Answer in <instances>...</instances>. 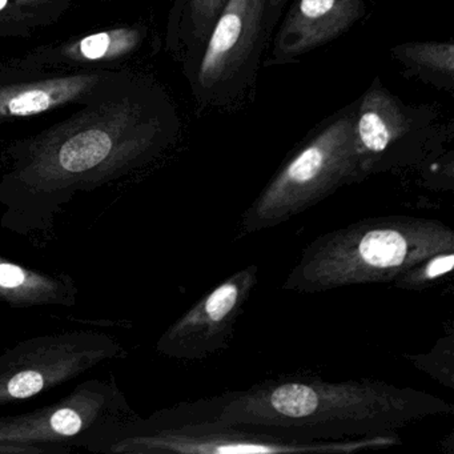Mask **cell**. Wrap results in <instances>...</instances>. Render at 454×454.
<instances>
[{"label":"cell","instance_id":"cell-1","mask_svg":"<svg viewBox=\"0 0 454 454\" xmlns=\"http://www.w3.org/2000/svg\"><path fill=\"white\" fill-rule=\"evenodd\" d=\"M76 108L4 150L0 174L4 230L20 236L47 235L79 195L150 166L179 134L171 98L140 71Z\"/></svg>","mask_w":454,"mask_h":454},{"label":"cell","instance_id":"cell-2","mask_svg":"<svg viewBox=\"0 0 454 454\" xmlns=\"http://www.w3.org/2000/svg\"><path fill=\"white\" fill-rule=\"evenodd\" d=\"M453 411L437 395L379 380L283 377L224 393L212 419L292 440L345 441L397 435L403 427Z\"/></svg>","mask_w":454,"mask_h":454},{"label":"cell","instance_id":"cell-3","mask_svg":"<svg viewBox=\"0 0 454 454\" xmlns=\"http://www.w3.org/2000/svg\"><path fill=\"white\" fill-rule=\"evenodd\" d=\"M454 231L433 219L382 216L324 233L302 251L283 289L318 294L392 283L430 254L453 251Z\"/></svg>","mask_w":454,"mask_h":454},{"label":"cell","instance_id":"cell-4","mask_svg":"<svg viewBox=\"0 0 454 454\" xmlns=\"http://www.w3.org/2000/svg\"><path fill=\"white\" fill-rule=\"evenodd\" d=\"M217 397L180 403L148 417L114 422L83 445L98 454H349L389 448L398 435L345 441H299L212 419Z\"/></svg>","mask_w":454,"mask_h":454},{"label":"cell","instance_id":"cell-5","mask_svg":"<svg viewBox=\"0 0 454 454\" xmlns=\"http://www.w3.org/2000/svg\"><path fill=\"white\" fill-rule=\"evenodd\" d=\"M356 105L337 114L301 145L241 217V231L278 227L344 185L365 179L355 147Z\"/></svg>","mask_w":454,"mask_h":454},{"label":"cell","instance_id":"cell-6","mask_svg":"<svg viewBox=\"0 0 454 454\" xmlns=\"http://www.w3.org/2000/svg\"><path fill=\"white\" fill-rule=\"evenodd\" d=\"M270 34L267 0H227L200 54L183 68L201 108H231L254 90Z\"/></svg>","mask_w":454,"mask_h":454},{"label":"cell","instance_id":"cell-7","mask_svg":"<svg viewBox=\"0 0 454 454\" xmlns=\"http://www.w3.org/2000/svg\"><path fill=\"white\" fill-rule=\"evenodd\" d=\"M124 356L115 336L90 329L22 340L0 353V408L31 400Z\"/></svg>","mask_w":454,"mask_h":454},{"label":"cell","instance_id":"cell-8","mask_svg":"<svg viewBox=\"0 0 454 454\" xmlns=\"http://www.w3.org/2000/svg\"><path fill=\"white\" fill-rule=\"evenodd\" d=\"M137 414L115 377L86 380L57 403L0 416V440L83 448L103 427Z\"/></svg>","mask_w":454,"mask_h":454},{"label":"cell","instance_id":"cell-9","mask_svg":"<svg viewBox=\"0 0 454 454\" xmlns=\"http://www.w3.org/2000/svg\"><path fill=\"white\" fill-rule=\"evenodd\" d=\"M137 73L36 70L0 60V129L15 121L91 102Z\"/></svg>","mask_w":454,"mask_h":454},{"label":"cell","instance_id":"cell-10","mask_svg":"<svg viewBox=\"0 0 454 454\" xmlns=\"http://www.w3.org/2000/svg\"><path fill=\"white\" fill-rule=\"evenodd\" d=\"M257 273L256 265H248L207 292L159 337L158 353L176 360H203L225 349L256 286Z\"/></svg>","mask_w":454,"mask_h":454},{"label":"cell","instance_id":"cell-11","mask_svg":"<svg viewBox=\"0 0 454 454\" xmlns=\"http://www.w3.org/2000/svg\"><path fill=\"white\" fill-rule=\"evenodd\" d=\"M150 26L119 23L110 27L34 47L10 65L36 70L127 71L150 46Z\"/></svg>","mask_w":454,"mask_h":454},{"label":"cell","instance_id":"cell-12","mask_svg":"<svg viewBox=\"0 0 454 454\" xmlns=\"http://www.w3.org/2000/svg\"><path fill=\"white\" fill-rule=\"evenodd\" d=\"M432 119V110L406 106L390 94L379 78L374 79L357 100L353 126L364 176L401 166V145Z\"/></svg>","mask_w":454,"mask_h":454},{"label":"cell","instance_id":"cell-13","mask_svg":"<svg viewBox=\"0 0 454 454\" xmlns=\"http://www.w3.org/2000/svg\"><path fill=\"white\" fill-rule=\"evenodd\" d=\"M365 14V0H294L264 65L297 62L347 34Z\"/></svg>","mask_w":454,"mask_h":454},{"label":"cell","instance_id":"cell-14","mask_svg":"<svg viewBox=\"0 0 454 454\" xmlns=\"http://www.w3.org/2000/svg\"><path fill=\"white\" fill-rule=\"evenodd\" d=\"M79 286L66 272H46L0 256V302L14 309L73 308Z\"/></svg>","mask_w":454,"mask_h":454},{"label":"cell","instance_id":"cell-15","mask_svg":"<svg viewBox=\"0 0 454 454\" xmlns=\"http://www.w3.org/2000/svg\"><path fill=\"white\" fill-rule=\"evenodd\" d=\"M164 47L183 68L200 54L227 0H172Z\"/></svg>","mask_w":454,"mask_h":454},{"label":"cell","instance_id":"cell-16","mask_svg":"<svg viewBox=\"0 0 454 454\" xmlns=\"http://www.w3.org/2000/svg\"><path fill=\"white\" fill-rule=\"evenodd\" d=\"M390 54L405 68V74L435 89L453 91V42H411L393 47Z\"/></svg>","mask_w":454,"mask_h":454},{"label":"cell","instance_id":"cell-17","mask_svg":"<svg viewBox=\"0 0 454 454\" xmlns=\"http://www.w3.org/2000/svg\"><path fill=\"white\" fill-rule=\"evenodd\" d=\"M70 7L71 0H0V38H31L57 25Z\"/></svg>","mask_w":454,"mask_h":454},{"label":"cell","instance_id":"cell-18","mask_svg":"<svg viewBox=\"0 0 454 454\" xmlns=\"http://www.w3.org/2000/svg\"><path fill=\"white\" fill-rule=\"evenodd\" d=\"M454 267L453 251H441L425 257L417 264L403 270L392 281L393 286L405 291H422L437 286Z\"/></svg>","mask_w":454,"mask_h":454},{"label":"cell","instance_id":"cell-19","mask_svg":"<svg viewBox=\"0 0 454 454\" xmlns=\"http://www.w3.org/2000/svg\"><path fill=\"white\" fill-rule=\"evenodd\" d=\"M74 449L59 445L0 440V454H70Z\"/></svg>","mask_w":454,"mask_h":454},{"label":"cell","instance_id":"cell-20","mask_svg":"<svg viewBox=\"0 0 454 454\" xmlns=\"http://www.w3.org/2000/svg\"><path fill=\"white\" fill-rule=\"evenodd\" d=\"M286 4L288 0H267V26L270 34H272L273 28L280 20Z\"/></svg>","mask_w":454,"mask_h":454},{"label":"cell","instance_id":"cell-21","mask_svg":"<svg viewBox=\"0 0 454 454\" xmlns=\"http://www.w3.org/2000/svg\"><path fill=\"white\" fill-rule=\"evenodd\" d=\"M166 2H169V4H171L172 0H166Z\"/></svg>","mask_w":454,"mask_h":454}]
</instances>
